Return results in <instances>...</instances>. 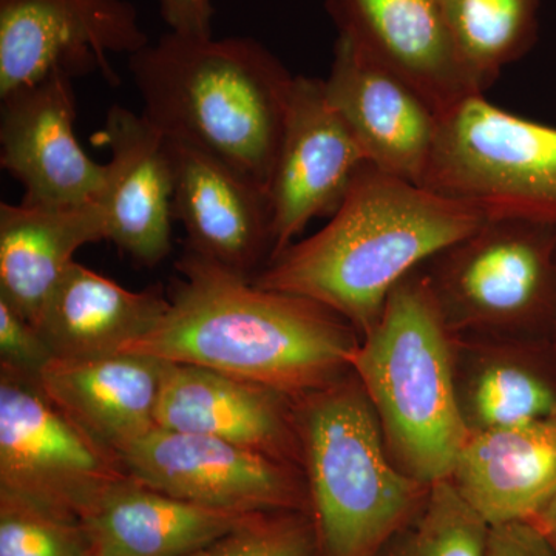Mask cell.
Instances as JSON below:
<instances>
[{
	"instance_id": "f546056e",
	"label": "cell",
	"mask_w": 556,
	"mask_h": 556,
	"mask_svg": "<svg viewBox=\"0 0 556 556\" xmlns=\"http://www.w3.org/2000/svg\"><path fill=\"white\" fill-rule=\"evenodd\" d=\"M169 31L185 38H212V0H159Z\"/></svg>"
},
{
	"instance_id": "83f0119b",
	"label": "cell",
	"mask_w": 556,
	"mask_h": 556,
	"mask_svg": "<svg viewBox=\"0 0 556 556\" xmlns=\"http://www.w3.org/2000/svg\"><path fill=\"white\" fill-rule=\"evenodd\" d=\"M54 358L39 329L0 298V367L38 379Z\"/></svg>"
},
{
	"instance_id": "d6986e66",
	"label": "cell",
	"mask_w": 556,
	"mask_h": 556,
	"mask_svg": "<svg viewBox=\"0 0 556 556\" xmlns=\"http://www.w3.org/2000/svg\"><path fill=\"white\" fill-rule=\"evenodd\" d=\"M166 365L161 358L126 353L54 357L38 382L73 422L121 455L156 428Z\"/></svg>"
},
{
	"instance_id": "5b68a950",
	"label": "cell",
	"mask_w": 556,
	"mask_h": 556,
	"mask_svg": "<svg viewBox=\"0 0 556 556\" xmlns=\"http://www.w3.org/2000/svg\"><path fill=\"white\" fill-rule=\"evenodd\" d=\"M351 369L399 470L428 485L448 479L470 431L457 402L455 338L420 268L393 289Z\"/></svg>"
},
{
	"instance_id": "cb8c5ba5",
	"label": "cell",
	"mask_w": 556,
	"mask_h": 556,
	"mask_svg": "<svg viewBox=\"0 0 556 556\" xmlns=\"http://www.w3.org/2000/svg\"><path fill=\"white\" fill-rule=\"evenodd\" d=\"M457 56L484 93L532 49L540 0H442Z\"/></svg>"
},
{
	"instance_id": "9a60e30c",
	"label": "cell",
	"mask_w": 556,
	"mask_h": 556,
	"mask_svg": "<svg viewBox=\"0 0 556 556\" xmlns=\"http://www.w3.org/2000/svg\"><path fill=\"white\" fill-rule=\"evenodd\" d=\"M174 217L188 249L254 280L273 254L268 192L211 153L170 141Z\"/></svg>"
},
{
	"instance_id": "4fadbf2b",
	"label": "cell",
	"mask_w": 556,
	"mask_h": 556,
	"mask_svg": "<svg viewBox=\"0 0 556 556\" xmlns=\"http://www.w3.org/2000/svg\"><path fill=\"white\" fill-rule=\"evenodd\" d=\"M325 91L379 170L422 186L437 146V108L350 40H336Z\"/></svg>"
},
{
	"instance_id": "7402d4cb",
	"label": "cell",
	"mask_w": 556,
	"mask_h": 556,
	"mask_svg": "<svg viewBox=\"0 0 556 556\" xmlns=\"http://www.w3.org/2000/svg\"><path fill=\"white\" fill-rule=\"evenodd\" d=\"M160 289L129 291L75 262L51 292L36 328L56 358L123 353L166 313Z\"/></svg>"
},
{
	"instance_id": "30bf717a",
	"label": "cell",
	"mask_w": 556,
	"mask_h": 556,
	"mask_svg": "<svg viewBox=\"0 0 556 556\" xmlns=\"http://www.w3.org/2000/svg\"><path fill=\"white\" fill-rule=\"evenodd\" d=\"M149 43L130 0H0V98L54 72L118 87L110 56Z\"/></svg>"
},
{
	"instance_id": "7c38bea8",
	"label": "cell",
	"mask_w": 556,
	"mask_h": 556,
	"mask_svg": "<svg viewBox=\"0 0 556 556\" xmlns=\"http://www.w3.org/2000/svg\"><path fill=\"white\" fill-rule=\"evenodd\" d=\"M72 79L54 72L0 98V166L24 186L28 206H84L104 188L105 164L76 139Z\"/></svg>"
},
{
	"instance_id": "7a4b0ae2",
	"label": "cell",
	"mask_w": 556,
	"mask_h": 556,
	"mask_svg": "<svg viewBox=\"0 0 556 556\" xmlns=\"http://www.w3.org/2000/svg\"><path fill=\"white\" fill-rule=\"evenodd\" d=\"M485 222L466 204L368 164L327 225L285 249L252 281L321 303L362 339L405 277Z\"/></svg>"
},
{
	"instance_id": "9c48e42d",
	"label": "cell",
	"mask_w": 556,
	"mask_h": 556,
	"mask_svg": "<svg viewBox=\"0 0 556 556\" xmlns=\"http://www.w3.org/2000/svg\"><path fill=\"white\" fill-rule=\"evenodd\" d=\"M119 456L141 484L199 506L239 515L309 514L299 467L222 439L156 427Z\"/></svg>"
},
{
	"instance_id": "44dd1931",
	"label": "cell",
	"mask_w": 556,
	"mask_h": 556,
	"mask_svg": "<svg viewBox=\"0 0 556 556\" xmlns=\"http://www.w3.org/2000/svg\"><path fill=\"white\" fill-rule=\"evenodd\" d=\"M108 240L98 201L76 207L0 204V298L33 325L80 248Z\"/></svg>"
},
{
	"instance_id": "ffe728a7",
	"label": "cell",
	"mask_w": 556,
	"mask_h": 556,
	"mask_svg": "<svg viewBox=\"0 0 556 556\" xmlns=\"http://www.w3.org/2000/svg\"><path fill=\"white\" fill-rule=\"evenodd\" d=\"M448 481L489 527L532 521L556 495V422L468 434Z\"/></svg>"
},
{
	"instance_id": "484cf974",
	"label": "cell",
	"mask_w": 556,
	"mask_h": 556,
	"mask_svg": "<svg viewBox=\"0 0 556 556\" xmlns=\"http://www.w3.org/2000/svg\"><path fill=\"white\" fill-rule=\"evenodd\" d=\"M193 556H320L308 511L248 515L229 533Z\"/></svg>"
},
{
	"instance_id": "4316f807",
	"label": "cell",
	"mask_w": 556,
	"mask_h": 556,
	"mask_svg": "<svg viewBox=\"0 0 556 556\" xmlns=\"http://www.w3.org/2000/svg\"><path fill=\"white\" fill-rule=\"evenodd\" d=\"M0 556H91L83 526L0 496Z\"/></svg>"
},
{
	"instance_id": "8992f818",
	"label": "cell",
	"mask_w": 556,
	"mask_h": 556,
	"mask_svg": "<svg viewBox=\"0 0 556 556\" xmlns=\"http://www.w3.org/2000/svg\"><path fill=\"white\" fill-rule=\"evenodd\" d=\"M420 270L453 338L556 339V225L486 219Z\"/></svg>"
},
{
	"instance_id": "d4e9b609",
	"label": "cell",
	"mask_w": 556,
	"mask_h": 556,
	"mask_svg": "<svg viewBox=\"0 0 556 556\" xmlns=\"http://www.w3.org/2000/svg\"><path fill=\"white\" fill-rule=\"evenodd\" d=\"M489 530L445 479L431 485L420 510L376 556H486Z\"/></svg>"
},
{
	"instance_id": "ac0fdd59",
	"label": "cell",
	"mask_w": 556,
	"mask_h": 556,
	"mask_svg": "<svg viewBox=\"0 0 556 556\" xmlns=\"http://www.w3.org/2000/svg\"><path fill=\"white\" fill-rule=\"evenodd\" d=\"M455 376L470 433L556 422V339L455 338Z\"/></svg>"
},
{
	"instance_id": "277c9868",
	"label": "cell",
	"mask_w": 556,
	"mask_h": 556,
	"mask_svg": "<svg viewBox=\"0 0 556 556\" xmlns=\"http://www.w3.org/2000/svg\"><path fill=\"white\" fill-rule=\"evenodd\" d=\"M292 405L320 556H376L420 510L433 484L393 463L353 369L292 397Z\"/></svg>"
},
{
	"instance_id": "f1b7e54d",
	"label": "cell",
	"mask_w": 556,
	"mask_h": 556,
	"mask_svg": "<svg viewBox=\"0 0 556 556\" xmlns=\"http://www.w3.org/2000/svg\"><path fill=\"white\" fill-rule=\"evenodd\" d=\"M486 556H556L532 522L490 527Z\"/></svg>"
},
{
	"instance_id": "2e32d148",
	"label": "cell",
	"mask_w": 556,
	"mask_h": 556,
	"mask_svg": "<svg viewBox=\"0 0 556 556\" xmlns=\"http://www.w3.org/2000/svg\"><path fill=\"white\" fill-rule=\"evenodd\" d=\"M156 427L222 439L302 470L292 397L212 369L167 362Z\"/></svg>"
},
{
	"instance_id": "e0dca14e",
	"label": "cell",
	"mask_w": 556,
	"mask_h": 556,
	"mask_svg": "<svg viewBox=\"0 0 556 556\" xmlns=\"http://www.w3.org/2000/svg\"><path fill=\"white\" fill-rule=\"evenodd\" d=\"M340 38L396 72L439 113L484 94L457 56L442 0H327Z\"/></svg>"
},
{
	"instance_id": "4dcf8cb0",
	"label": "cell",
	"mask_w": 556,
	"mask_h": 556,
	"mask_svg": "<svg viewBox=\"0 0 556 556\" xmlns=\"http://www.w3.org/2000/svg\"><path fill=\"white\" fill-rule=\"evenodd\" d=\"M529 522H532L540 530L541 535L546 538L548 546L556 555V495Z\"/></svg>"
},
{
	"instance_id": "5bb4252c",
	"label": "cell",
	"mask_w": 556,
	"mask_h": 556,
	"mask_svg": "<svg viewBox=\"0 0 556 556\" xmlns=\"http://www.w3.org/2000/svg\"><path fill=\"white\" fill-rule=\"evenodd\" d=\"M97 138L112 153L97 200L108 240L153 268L172 251L175 169L169 139L142 113L119 104L109 109Z\"/></svg>"
},
{
	"instance_id": "1f68e13d",
	"label": "cell",
	"mask_w": 556,
	"mask_h": 556,
	"mask_svg": "<svg viewBox=\"0 0 556 556\" xmlns=\"http://www.w3.org/2000/svg\"><path fill=\"white\" fill-rule=\"evenodd\" d=\"M91 556H93V555H91ZM192 556H193V555H192Z\"/></svg>"
},
{
	"instance_id": "52a82bcc",
	"label": "cell",
	"mask_w": 556,
	"mask_h": 556,
	"mask_svg": "<svg viewBox=\"0 0 556 556\" xmlns=\"http://www.w3.org/2000/svg\"><path fill=\"white\" fill-rule=\"evenodd\" d=\"M422 186L486 219L556 225V127L468 97L439 116Z\"/></svg>"
},
{
	"instance_id": "ba28073f",
	"label": "cell",
	"mask_w": 556,
	"mask_h": 556,
	"mask_svg": "<svg viewBox=\"0 0 556 556\" xmlns=\"http://www.w3.org/2000/svg\"><path fill=\"white\" fill-rule=\"evenodd\" d=\"M129 478L118 453L73 422L38 379L0 367V496L83 525Z\"/></svg>"
},
{
	"instance_id": "8fae6325",
	"label": "cell",
	"mask_w": 556,
	"mask_h": 556,
	"mask_svg": "<svg viewBox=\"0 0 556 556\" xmlns=\"http://www.w3.org/2000/svg\"><path fill=\"white\" fill-rule=\"evenodd\" d=\"M368 164L356 135L328 101L325 80L295 76L268 186L269 262L291 247L314 218L331 217Z\"/></svg>"
},
{
	"instance_id": "6da1fadb",
	"label": "cell",
	"mask_w": 556,
	"mask_h": 556,
	"mask_svg": "<svg viewBox=\"0 0 556 556\" xmlns=\"http://www.w3.org/2000/svg\"><path fill=\"white\" fill-rule=\"evenodd\" d=\"M166 313L124 348L302 396L351 371L356 328L314 300L270 291L186 248Z\"/></svg>"
},
{
	"instance_id": "3957f363",
	"label": "cell",
	"mask_w": 556,
	"mask_h": 556,
	"mask_svg": "<svg viewBox=\"0 0 556 556\" xmlns=\"http://www.w3.org/2000/svg\"><path fill=\"white\" fill-rule=\"evenodd\" d=\"M146 116L164 137L203 150L268 192L295 76L247 36L166 33L129 56Z\"/></svg>"
},
{
	"instance_id": "603a6c76",
	"label": "cell",
	"mask_w": 556,
	"mask_h": 556,
	"mask_svg": "<svg viewBox=\"0 0 556 556\" xmlns=\"http://www.w3.org/2000/svg\"><path fill=\"white\" fill-rule=\"evenodd\" d=\"M247 517L178 500L130 477L80 526L93 556H192Z\"/></svg>"
}]
</instances>
